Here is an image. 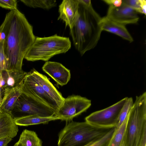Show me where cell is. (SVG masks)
Listing matches in <instances>:
<instances>
[{
  "label": "cell",
  "mask_w": 146,
  "mask_h": 146,
  "mask_svg": "<svg viewBox=\"0 0 146 146\" xmlns=\"http://www.w3.org/2000/svg\"><path fill=\"white\" fill-rule=\"evenodd\" d=\"M5 34L3 48L9 72L23 71V59L35 41L33 27L18 9L6 14L1 25Z\"/></svg>",
  "instance_id": "cell-1"
},
{
  "label": "cell",
  "mask_w": 146,
  "mask_h": 146,
  "mask_svg": "<svg viewBox=\"0 0 146 146\" xmlns=\"http://www.w3.org/2000/svg\"><path fill=\"white\" fill-rule=\"evenodd\" d=\"M77 14L70 29L74 46L82 56L94 48L103 31L102 18L93 8L90 0H78Z\"/></svg>",
  "instance_id": "cell-2"
},
{
  "label": "cell",
  "mask_w": 146,
  "mask_h": 146,
  "mask_svg": "<svg viewBox=\"0 0 146 146\" xmlns=\"http://www.w3.org/2000/svg\"><path fill=\"white\" fill-rule=\"evenodd\" d=\"M125 146H146V92L136 97L129 113Z\"/></svg>",
  "instance_id": "cell-3"
},
{
  "label": "cell",
  "mask_w": 146,
  "mask_h": 146,
  "mask_svg": "<svg viewBox=\"0 0 146 146\" xmlns=\"http://www.w3.org/2000/svg\"><path fill=\"white\" fill-rule=\"evenodd\" d=\"M111 128L96 127L86 121H70L59 132L57 146H83L102 137Z\"/></svg>",
  "instance_id": "cell-4"
},
{
  "label": "cell",
  "mask_w": 146,
  "mask_h": 146,
  "mask_svg": "<svg viewBox=\"0 0 146 146\" xmlns=\"http://www.w3.org/2000/svg\"><path fill=\"white\" fill-rule=\"evenodd\" d=\"M69 37L57 34L47 37H36L25 58L28 61L41 60L48 61L55 55L65 53L71 47Z\"/></svg>",
  "instance_id": "cell-5"
},
{
  "label": "cell",
  "mask_w": 146,
  "mask_h": 146,
  "mask_svg": "<svg viewBox=\"0 0 146 146\" xmlns=\"http://www.w3.org/2000/svg\"><path fill=\"white\" fill-rule=\"evenodd\" d=\"M127 98L108 108L92 113L85 117V121L98 127L111 128L115 127L121 110Z\"/></svg>",
  "instance_id": "cell-6"
},
{
  "label": "cell",
  "mask_w": 146,
  "mask_h": 146,
  "mask_svg": "<svg viewBox=\"0 0 146 146\" xmlns=\"http://www.w3.org/2000/svg\"><path fill=\"white\" fill-rule=\"evenodd\" d=\"M13 110L25 114L24 116L35 115L42 117H50L55 115L54 111L51 108L27 93H22Z\"/></svg>",
  "instance_id": "cell-7"
},
{
  "label": "cell",
  "mask_w": 146,
  "mask_h": 146,
  "mask_svg": "<svg viewBox=\"0 0 146 146\" xmlns=\"http://www.w3.org/2000/svg\"><path fill=\"white\" fill-rule=\"evenodd\" d=\"M91 105V101L79 95H72L64 98V103L55 115L60 120L68 122L86 111Z\"/></svg>",
  "instance_id": "cell-8"
},
{
  "label": "cell",
  "mask_w": 146,
  "mask_h": 146,
  "mask_svg": "<svg viewBox=\"0 0 146 146\" xmlns=\"http://www.w3.org/2000/svg\"><path fill=\"white\" fill-rule=\"evenodd\" d=\"M22 92V93L32 95L48 106L54 111L55 115L59 110L56 103L37 81L31 71L27 73L23 81Z\"/></svg>",
  "instance_id": "cell-9"
},
{
  "label": "cell",
  "mask_w": 146,
  "mask_h": 146,
  "mask_svg": "<svg viewBox=\"0 0 146 146\" xmlns=\"http://www.w3.org/2000/svg\"><path fill=\"white\" fill-rule=\"evenodd\" d=\"M106 17L112 21L124 26L136 23L139 19L137 12L122 2L118 7L109 5Z\"/></svg>",
  "instance_id": "cell-10"
},
{
  "label": "cell",
  "mask_w": 146,
  "mask_h": 146,
  "mask_svg": "<svg viewBox=\"0 0 146 146\" xmlns=\"http://www.w3.org/2000/svg\"><path fill=\"white\" fill-rule=\"evenodd\" d=\"M42 70L61 86L66 84L70 80V71L61 64L55 62L47 61Z\"/></svg>",
  "instance_id": "cell-11"
},
{
  "label": "cell",
  "mask_w": 146,
  "mask_h": 146,
  "mask_svg": "<svg viewBox=\"0 0 146 146\" xmlns=\"http://www.w3.org/2000/svg\"><path fill=\"white\" fill-rule=\"evenodd\" d=\"M79 6L78 0H64L59 6L58 19L64 21L70 29L76 17Z\"/></svg>",
  "instance_id": "cell-12"
},
{
  "label": "cell",
  "mask_w": 146,
  "mask_h": 146,
  "mask_svg": "<svg viewBox=\"0 0 146 146\" xmlns=\"http://www.w3.org/2000/svg\"><path fill=\"white\" fill-rule=\"evenodd\" d=\"M35 77L44 90L56 103L59 109L62 105L64 98L45 75L33 68L31 70Z\"/></svg>",
  "instance_id": "cell-13"
},
{
  "label": "cell",
  "mask_w": 146,
  "mask_h": 146,
  "mask_svg": "<svg viewBox=\"0 0 146 146\" xmlns=\"http://www.w3.org/2000/svg\"><path fill=\"white\" fill-rule=\"evenodd\" d=\"M22 84L4 89L0 105V112L12 114L17 100L22 94Z\"/></svg>",
  "instance_id": "cell-14"
},
{
  "label": "cell",
  "mask_w": 146,
  "mask_h": 146,
  "mask_svg": "<svg viewBox=\"0 0 146 146\" xmlns=\"http://www.w3.org/2000/svg\"><path fill=\"white\" fill-rule=\"evenodd\" d=\"M18 131V125L15 123L12 114L0 112V139L5 137L12 139Z\"/></svg>",
  "instance_id": "cell-15"
},
{
  "label": "cell",
  "mask_w": 146,
  "mask_h": 146,
  "mask_svg": "<svg viewBox=\"0 0 146 146\" xmlns=\"http://www.w3.org/2000/svg\"><path fill=\"white\" fill-rule=\"evenodd\" d=\"M101 26L102 31L115 34L130 42L133 41L125 26L112 21L106 16L102 18Z\"/></svg>",
  "instance_id": "cell-16"
},
{
  "label": "cell",
  "mask_w": 146,
  "mask_h": 146,
  "mask_svg": "<svg viewBox=\"0 0 146 146\" xmlns=\"http://www.w3.org/2000/svg\"><path fill=\"white\" fill-rule=\"evenodd\" d=\"M15 122L17 125L21 126L46 124L50 121L60 119L55 115L50 117H42L36 115L23 116L14 118Z\"/></svg>",
  "instance_id": "cell-17"
},
{
  "label": "cell",
  "mask_w": 146,
  "mask_h": 146,
  "mask_svg": "<svg viewBox=\"0 0 146 146\" xmlns=\"http://www.w3.org/2000/svg\"><path fill=\"white\" fill-rule=\"evenodd\" d=\"M19 141L23 146H42V141L36 133L27 129L22 131Z\"/></svg>",
  "instance_id": "cell-18"
},
{
  "label": "cell",
  "mask_w": 146,
  "mask_h": 146,
  "mask_svg": "<svg viewBox=\"0 0 146 146\" xmlns=\"http://www.w3.org/2000/svg\"><path fill=\"white\" fill-rule=\"evenodd\" d=\"M129 113L122 124L115 131L107 146H120L123 140Z\"/></svg>",
  "instance_id": "cell-19"
},
{
  "label": "cell",
  "mask_w": 146,
  "mask_h": 146,
  "mask_svg": "<svg viewBox=\"0 0 146 146\" xmlns=\"http://www.w3.org/2000/svg\"><path fill=\"white\" fill-rule=\"evenodd\" d=\"M24 4L30 7L49 9L55 7L56 2L54 0H21Z\"/></svg>",
  "instance_id": "cell-20"
},
{
  "label": "cell",
  "mask_w": 146,
  "mask_h": 146,
  "mask_svg": "<svg viewBox=\"0 0 146 146\" xmlns=\"http://www.w3.org/2000/svg\"><path fill=\"white\" fill-rule=\"evenodd\" d=\"M115 127L111 128L102 137L93 141L83 146H107L115 130Z\"/></svg>",
  "instance_id": "cell-21"
},
{
  "label": "cell",
  "mask_w": 146,
  "mask_h": 146,
  "mask_svg": "<svg viewBox=\"0 0 146 146\" xmlns=\"http://www.w3.org/2000/svg\"><path fill=\"white\" fill-rule=\"evenodd\" d=\"M122 3L132 8L137 13L146 15V1L145 0H123Z\"/></svg>",
  "instance_id": "cell-22"
},
{
  "label": "cell",
  "mask_w": 146,
  "mask_h": 146,
  "mask_svg": "<svg viewBox=\"0 0 146 146\" xmlns=\"http://www.w3.org/2000/svg\"><path fill=\"white\" fill-rule=\"evenodd\" d=\"M133 103L132 98L128 97L120 113L116 127H119L122 124L127 116Z\"/></svg>",
  "instance_id": "cell-23"
},
{
  "label": "cell",
  "mask_w": 146,
  "mask_h": 146,
  "mask_svg": "<svg viewBox=\"0 0 146 146\" xmlns=\"http://www.w3.org/2000/svg\"><path fill=\"white\" fill-rule=\"evenodd\" d=\"M4 40L0 41V71H7L8 60L3 48Z\"/></svg>",
  "instance_id": "cell-24"
},
{
  "label": "cell",
  "mask_w": 146,
  "mask_h": 146,
  "mask_svg": "<svg viewBox=\"0 0 146 146\" xmlns=\"http://www.w3.org/2000/svg\"><path fill=\"white\" fill-rule=\"evenodd\" d=\"M17 2L16 0H0V7L11 11L17 9Z\"/></svg>",
  "instance_id": "cell-25"
},
{
  "label": "cell",
  "mask_w": 146,
  "mask_h": 146,
  "mask_svg": "<svg viewBox=\"0 0 146 146\" xmlns=\"http://www.w3.org/2000/svg\"><path fill=\"white\" fill-rule=\"evenodd\" d=\"M103 1L109 5H112L115 7H120L122 4V0H103Z\"/></svg>",
  "instance_id": "cell-26"
},
{
  "label": "cell",
  "mask_w": 146,
  "mask_h": 146,
  "mask_svg": "<svg viewBox=\"0 0 146 146\" xmlns=\"http://www.w3.org/2000/svg\"><path fill=\"white\" fill-rule=\"evenodd\" d=\"M12 140L9 137H5L0 139V146H7L8 144Z\"/></svg>",
  "instance_id": "cell-27"
},
{
  "label": "cell",
  "mask_w": 146,
  "mask_h": 146,
  "mask_svg": "<svg viewBox=\"0 0 146 146\" xmlns=\"http://www.w3.org/2000/svg\"><path fill=\"white\" fill-rule=\"evenodd\" d=\"M0 29V41L4 40L5 38V32L2 29L1 26Z\"/></svg>",
  "instance_id": "cell-28"
},
{
  "label": "cell",
  "mask_w": 146,
  "mask_h": 146,
  "mask_svg": "<svg viewBox=\"0 0 146 146\" xmlns=\"http://www.w3.org/2000/svg\"><path fill=\"white\" fill-rule=\"evenodd\" d=\"M13 146H23L19 140Z\"/></svg>",
  "instance_id": "cell-29"
},
{
  "label": "cell",
  "mask_w": 146,
  "mask_h": 146,
  "mask_svg": "<svg viewBox=\"0 0 146 146\" xmlns=\"http://www.w3.org/2000/svg\"><path fill=\"white\" fill-rule=\"evenodd\" d=\"M2 93H0V105L1 103L2 98Z\"/></svg>",
  "instance_id": "cell-30"
},
{
  "label": "cell",
  "mask_w": 146,
  "mask_h": 146,
  "mask_svg": "<svg viewBox=\"0 0 146 146\" xmlns=\"http://www.w3.org/2000/svg\"><path fill=\"white\" fill-rule=\"evenodd\" d=\"M4 90V89L0 86V93L3 92Z\"/></svg>",
  "instance_id": "cell-31"
},
{
  "label": "cell",
  "mask_w": 146,
  "mask_h": 146,
  "mask_svg": "<svg viewBox=\"0 0 146 146\" xmlns=\"http://www.w3.org/2000/svg\"><path fill=\"white\" fill-rule=\"evenodd\" d=\"M2 78V72L0 71V80Z\"/></svg>",
  "instance_id": "cell-32"
},
{
  "label": "cell",
  "mask_w": 146,
  "mask_h": 146,
  "mask_svg": "<svg viewBox=\"0 0 146 146\" xmlns=\"http://www.w3.org/2000/svg\"><path fill=\"white\" fill-rule=\"evenodd\" d=\"M120 146H125V144H124V141H123V140L121 145Z\"/></svg>",
  "instance_id": "cell-33"
},
{
  "label": "cell",
  "mask_w": 146,
  "mask_h": 146,
  "mask_svg": "<svg viewBox=\"0 0 146 146\" xmlns=\"http://www.w3.org/2000/svg\"></svg>",
  "instance_id": "cell-34"
}]
</instances>
